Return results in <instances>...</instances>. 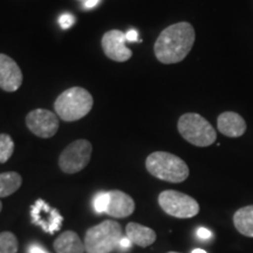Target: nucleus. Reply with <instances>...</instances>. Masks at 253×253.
<instances>
[{
	"mask_svg": "<svg viewBox=\"0 0 253 253\" xmlns=\"http://www.w3.org/2000/svg\"><path fill=\"white\" fill-rule=\"evenodd\" d=\"M14 142L7 134H0V163H6L13 155Z\"/></svg>",
	"mask_w": 253,
	"mask_h": 253,
	"instance_id": "obj_19",
	"label": "nucleus"
},
{
	"mask_svg": "<svg viewBox=\"0 0 253 253\" xmlns=\"http://www.w3.org/2000/svg\"><path fill=\"white\" fill-rule=\"evenodd\" d=\"M217 128L221 134L227 137H240L245 134L246 126L245 120L235 112H224L218 116Z\"/></svg>",
	"mask_w": 253,
	"mask_h": 253,
	"instance_id": "obj_13",
	"label": "nucleus"
},
{
	"mask_svg": "<svg viewBox=\"0 0 253 253\" xmlns=\"http://www.w3.org/2000/svg\"><path fill=\"white\" fill-rule=\"evenodd\" d=\"M101 1V0H86L84 2V8H93L95 6H97V4Z\"/></svg>",
	"mask_w": 253,
	"mask_h": 253,
	"instance_id": "obj_26",
	"label": "nucleus"
},
{
	"mask_svg": "<svg viewBox=\"0 0 253 253\" xmlns=\"http://www.w3.org/2000/svg\"><path fill=\"white\" fill-rule=\"evenodd\" d=\"M109 204V192H99L93 199V208L96 213H106Z\"/></svg>",
	"mask_w": 253,
	"mask_h": 253,
	"instance_id": "obj_20",
	"label": "nucleus"
},
{
	"mask_svg": "<svg viewBox=\"0 0 253 253\" xmlns=\"http://www.w3.org/2000/svg\"><path fill=\"white\" fill-rule=\"evenodd\" d=\"M131 245H132V243L126 236H123L119 243V248L121 250H129L131 248Z\"/></svg>",
	"mask_w": 253,
	"mask_h": 253,
	"instance_id": "obj_24",
	"label": "nucleus"
},
{
	"mask_svg": "<svg viewBox=\"0 0 253 253\" xmlns=\"http://www.w3.org/2000/svg\"><path fill=\"white\" fill-rule=\"evenodd\" d=\"M126 41H129V42H135V41H138L140 40V38H138V32L134 30V28H131V30H129L126 33Z\"/></svg>",
	"mask_w": 253,
	"mask_h": 253,
	"instance_id": "obj_22",
	"label": "nucleus"
},
{
	"mask_svg": "<svg viewBox=\"0 0 253 253\" xmlns=\"http://www.w3.org/2000/svg\"><path fill=\"white\" fill-rule=\"evenodd\" d=\"M145 167L154 177L170 183H182L189 177V167L182 158L166 151L150 154Z\"/></svg>",
	"mask_w": 253,
	"mask_h": 253,
	"instance_id": "obj_2",
	"label": "nucleus"
},
{
	"mask_svg": "<svg viewBox=\"0 0 253 253\" xmlns=\"http://www.w3.org/2000/svg\"><path fill=\"white\" fill-rule=\"evenodd\" d=\"M23 178L18 172L0 173V197H8L21 186Z\"/></svg>",
	"mask_w": 253,
	"mask_h": 253,
	"instance_id": "obj_17",
	"label": "nucleus"
},
{
	"mask_svg": "<svg viewBox=\"0 0 253 253\" xmlns=\"http://www.w3.org/2000/svg\"><path fill=\"white\" fill-rule=\"evenodd\" d=\"M191 253H208V252H205L204 250H201V249H196V250H194V251H192Z\"/></svg>",
	"mask_w": 253,
	"mask_h": 253,
	"instance_id": "obj_27",
	"label": "nucleus"
},
{
	"mask_svg": "<svg viewBox=\"0 0 253 253\" xmlns=\"http://www.w3.org/2000/svg\"><path fill=\"white\" fill-rule=\"evenodd\" d=\"M26 125L34 135L41 138L53 137L59 130V119L47 109H34L27 114Z\"/></svg>",
	"mask_w": 253,
	"mask_h": 253,
	"instance_id": "obj_9",
	"label": "nucleus"
},
{
	"mask_svg": "<svg viewBox=\"0 0 253 253\" xmlns=\"http://www.w3.org/2000/svg\"><path fill=\"white\" fill-rule=\"evenodd\" d=\"M18 239L12 232L5 231L0 233V253H17Z\"/></svg>",
	"mask_w": 253,
	"mask_h": 253,
	"instance_id": "obj_18",
	"label": "nucleus"
},
{
	"mask_svg": "<svg viewBox=\"0 0 253 253\" xmlns=\"http://www.w3.org/2000/svg\"><path fill=\"white\" fill-rule=\"evenodd\" d=\"M126 33L119 30H112L107 32L102 38V48L104 54L110 60L118 62L128 61L131 58L132 53L126 45Z\"/></svg>",
	"mask_w": 253,
	"mask_h": 253,
	"instance_id": "obj_10",
	"label": "nucleus"
},
{
	"mask_svg": "<svg viewBox=\"0 0 253 253\" xmlns=\"http://www.w3.org/2000/svg\"><path fill=\"white\" fill-rule=\"evenodd\" d=\"M126 236L130 239L132 244L141 246V248L153 245L156 240V233L153 229L137 223H129L126 225Z\"/></svg>",
	"mask_w": 253,
	"mask_h": 253,
	"instance_id": "obj_14",
	"label": "nucleus"
},
{
	"mask_svg": "<svg viewBox=\"0 0 253 253\" xmlns=\"http://www.w3.org/2000/svg\"><path fill=\"white\" fill-rule=\"evenodd\" d=\"M91 150H93V147L89 141H74L60 155V169L66 173H77L81 171L89 163Z\"/></svg>",
	"mask_w": 253,
	"mask_h": 253,
	"instance_id": "obj_7",
	"label": "nucleus"
},
{
	"mask_svg": "<svg viewBox=\"0 0 253 253\" xmlns=\"http://www.w3.org/2000/svg\"><path fill=\"white\" fill-rule=\"evenodd\" d=\"M1 209H2V204H1V202H0V211H1Z\"/></svg>",
	"mask_w": 253,
	"mask_h": 253,
	"instance_id": "obj_28",
	"label": "nucleus"
},
{
	"mask_svg": "<svg viewBox=\"0 0 253 253\" xmlns=\"http://www.w3.org/2000/svg\"><path fill=\"white\" fill-rule=\"evenodd\" d=\"M158 204L167 214L176 218H192L199 212V204L196 199L176 190L161 192Z\"/></svg>",
	"mask_w": 253,
	"mask_h": 253,
	"instance_id": "obj_6",
	"label": "nucleus"
},
{
	"mask_svg": "<svg viewBox=\"0 0 253 253\" xmlns=\"http://www.w3.org/2000/svg\"><path fill=\"white\" fill-rule=\"evenodd\" d=\"M32 223L40 226L46 233L53 235L60 230L62 225L63 217L55 208H52L43 199H38L31 207Z\"/></svg>",
	"mask_w": 253,
	"mask_h": 253,
	"instance_id": "obj_8",
	"label": "nucleus"
},
{
	"mask_svg": "<svg viewBox=\"0 0 253 253\" xmlns=\"http://www.w3.org/2000/svg\"><path fill=\"white\" fill-rule=\"evenodd\" d=\"M177 128L182 137L196 147H209L213 144L217 138V132L211 123L196 113L182 115L177 123Z\"/></svg>",
	"mask_w": 253,
	"mask_h": 253,
	"instance_id": "obj_5",
	"label": "nucleus"
},
{
	"mask_svg": "<svg viewBox=\"0 0 253 253\" xmlns=\"http://www.w3.org/2000/svg\"><path fill=\"white\" fill-rule=\"evenodd\" d=\"M54 249L58 253H84V243L81 242L74 231H65L54 240Z\"/></svg>",
	"mask_w": 253,
	"mask_h": 253,
	"instance_id": "obj_15",
	"label": "nucleus"
},
{
	"mask_svg": "<svg viewBox=\"0 0 253 253\" xmlns=\"http://www.w3.org/2000/svg\"><path fill=\"white\" fill-rule=\"evenodd\" d=\"M28 253H49V252L39 244H32L30 245V248H28Z\"/></svg>",
	"mask_w": 253,
	"mask_h": 253,
	"instance_id": "obj_25",
	"label": "nucleus"
},
{
	"mask_svg": "<svg viewBox=\"0 0 253 253\" xmlns=\"http://www.w3.org/2000/svg\"><path fill=\"white\" fill-rule=\"evenodd\" d=\"M109 192V204L106 213L114 218H126L135 211V202L130 196L120 190Z\"/></svg>",
	"mask_w": 253,
	"mask_h": 253,
	"instance_id": "obj_12",
	"label": "nucleus"
},
{
	"mask_svg": "<svg viewBox=\"0 0 253 253\" xmlns=\"http://www.w3.org/2000/svg\"><path fill=\"white\" fill-rule=\"evenodd\" d=\"M197 236L198 238L205 240V239H210L211 237H212V233H211L210 230L205 229V227H199L197 230Z\"/></svg>",
	"mask_w": 253,
	"mask_h": 253,
	"instance_id": "obj_23",
	"label": "nucleus"
},
{
	"mask_svg": "<svg viewBox=\"0 0 253 253\" xmlns=\"http://www.w3.org/2000/svg\"><path fill=\"white\" fill-rule=\"evenodd\" d=\"M233 224L239 233L253 238V205H248L236 211Z\"/></svg>",
	"mask_w": 253,
	"mask_h": 253,
	"instance_id": "obj_16",
	"label": "nucleus"
},
{
	"mask_svg": "<svg viewBox=\"0 0 253 253\" xmlns=\"http://www.w3.org/2000/svg\"><path fill=\"white\" fill-rule=\"evenodd\" d=\"M23 72L18 63L6 54H0V88L2 90H18L23 84Z\"/></svg>",
	"mask_w": 253,
	"mask_h": 253,
	"instance_id": "obj_11",
	"label": "nucleus"
},
{
	"mask_svg": "<svg viewBox=\"0 0 253 253\" xmlns=\"http://www.w3.org/2000/svg\"><path fill=\"white\" fill-rule=\"evenodd\" d=\"M93 107V96L81 87H73L65 90L55 100L54 109L62 121H78L87 115Z\"/></svg>",
	"mask_w": 253,
	"mask_h": 253,
	"instance_id": "obj_3",
	"label": "nucleus"
},
{
	"mask_svg": "<svg viewBox=\"0 0 253 253\" xmlns=\"http://www.w3.org/2000/svg\"><path fill=\"white\" fill-rule=\"evenodd\" d=\"M122 237V227L118 221L104 220L88 229L84 249L87 253H109L119 248Z\"/></svg>",
	"mask_w": 253,
	"mask_h": 253,
	"instance_id": "obj_4",
	"label": "nucleus"
},
{
	"mask_svg": "<svg viewBox=\"0 0 253 253\" xmlns=\"http://www.w3.org/2000/svg\"><path fill=\"white\" fill-rule=\"evenodd\" d=\"M75 23V17L73 14L63 13L59 18V25L61 26L62 30H68Z\"/></svg>",
	"mask_w": 253,
	"mask_h": 253,
	"instance_id": "obj_21",
	"label": "nucleus"
},
{
	"mask_svg": "<svg viewBox=\"0 0 253 253\" xmlns=\"http://www.w3.org/2000/svg\"><path fill=\"white\" fill-rule=\"evenodd\" d=\"M168 253H178V252H168Z\"/></svg>",
	"mask_w": 253,
	"mask_h": 253,
	"instance_id": "obj_29",
	"label": "nucleus"
},
{
	"mask_svg": "<svg viewBox=\"0 0 253 253\" xmlns=\"http://www.w3.org/2000/svg\"><path fill=\"white\" fill-rule=\"evenodd\" d=\"M195 28L191 24L177 23L162 31L154 46L157 60L164 65L178 63L184 60L194 47Z\"/></svg>",
	"mask_w": 253,
	"mask_h": 253,
	"instance_id": "obj_1",
	"label": "nucleus"
}]
</instances>
